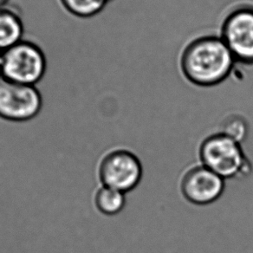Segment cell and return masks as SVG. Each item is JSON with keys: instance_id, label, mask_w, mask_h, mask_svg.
Returning a JSON list of instances; mask_svg holds the SVG:
<instances>
[{"instance_id": "6da1fadb", "label": "cell", "mask_w": 253, "mask_h": 253, "mask_svg": "<svg viewBox=\"0 0 253 253\" xmlns=\"http://www.w3.org/2000/svg\"><path fill=\"white\" fill-rule=\"evenodd\" d=\"M235 58L220 36L208 35L194 39L183 49L179 67L191 84L212 87L228 78Z\"/></svg>"}, {"instance_id": "7a4b0ae2", "label": "cell", "mask_w": 253, "mask_h": 253, "mask_svg": "<svg viewBox=\"0 0 253 253\" xmlns=\"http://www.w3.org/2000/svg\"><path fill=\"white\" fill-rule=\"evenodd\" d=\"M200 157L202 165L224 179L246 176L252 169L240 143L222 133L205 139Z\"/></svg>"}, {"instance_id": "3957f363", "label": "cell", "mask_w": 253, "mask_h": 253, "mask_svg": "<svg viewBox=\"0 0 253 253\" xmlns=\"http://www.w3.org/2000/svg\"><path fill=\"white\" fill-rule=\"evenodd\" d=\"M2 78L9 81L35 86L45 74L44 53L33 42L22 40L2 53Z\"/></svg>"}, {"instance_id": "277c9868", "label": "cell", "mask_w": 253, "mask_h": 253, "mask_svg": "<svg viewBox=\"0 0 253 253\" xmlns=\"http://www.w3.org/2000/svg\"><path fill=\"white\" fill-rule=\"evenodd\" d=\"M42 95L35 86L21 84L0 78V118L24 123L39 116Z\"/></svg>"}, {"instance_id": "5b68a950", "label": "cell", "mask_w": 253, "mask_h": 253, "mask_svg": "<svg viewBox=\"0 0 253 253\" xmlns=\"http://www.w3.org/2000/svg\"><path fill=\"white\" fill-rule=\"evenodd\" d=\"M220 38L237 63L253 65V6L242 4L230 11L222 23Z\"/></svg>"}, {"instance_id": "8992f818", "label": "cell", "mask_w": 253, "mask_h": 253, "mask_svg": "<svg viewBox=\"0 0 253 253\" xmlns=\"http://www.w3.org/2000/svg\"><path fill=\"white\" fill-rule=\"evenodd\" d=\"M142 166L133 153L124 149L109 152L99 164L98 177L102 186L126 194L141 182Z\"/></svg>"}, {"instance_id": "52a82bcc", "label": "cell", "mask_w": 253, "mask_h": 253, "mask_svg": "<svg viewBox=\"0 0 253 253\" xmlns=\"http://www.w3.org/2000/svg\"><path fill=\"white\" fill-rule=\"evenodd\" d=\"M180 189L190 203L206 206L220 198L225 190V179L204 166H199L183 176Z\"/></svg>"}, {"instance_id": "ba28073f", "label": "cell", "mask_w": 253, "mask_h": 253, "mask_svg": "<svg viewBox=\"0 0 253 253\" xmlns=\"http://www.w3.org/2000/svg\"><path fill=\"white\" fill-rule=\"evenodd\" d=\"M24 24L16 11L6 6L0 7V52L21 42Z\"/></svg>"}, {"instance_id": "9c48e42d", "label": "cell", "mask_w": 253, "mask_h": 253, "mask_svg": "<svg viewBox=\"0 0 253 253\" xmlns=\"http://www.w3.org/2000/svg\"><path fill=\"white\" fill-rule=\"evenodd\" d=\"M94 203L96 209L102 214L114 216L120 213L125 207V194L102 186L95 193Z\"/></svg>"}, {"instance_id": "30bf717a", "label": "cell", "mask_w": 253, "mask_h": 253, "mask_svg": "<svg viewBox=\"0 0 253 253\" xmlns=\"http://www.w3.org/2000/svg\"><path fill=\"white\" fill-rule=\"evenodd\" d=\"M71 14L82 18H92L104 9L109 0H59Z\"/></svg>"}, {"instance_id": "8fae6325", "label": "cell", "mask_w": 253, "mask_h": 253, "mask_svg": "<svg viewBox=\"0 0 253 253\" xmlns=\"http://www.w3.org/2000/svg\"><path fill=\"white\" fill-rule=\"evenodd\" d=\"M220 133L240 143L246 139L248 133V125L246 120L241 116H229L223 123Z\"/></svg>"}, {"instance_id": "7c38bea8", "label": "cell", "mask_w": 253, "mask_h": 253, "mask_svg": "<svg viewBox=\"0 0 253 253\" xmlns=\"http://www.w3.org/2000/svg\"><path fill=\"white\" fill-rule=\"evenodd\" d=\"M2 72H3V58H2V53L0 52V78H2Z\"/></svg>"}, {"instance_id": "4fadbf2b", "label": "cell", "mask_w": 253, "mask_h": 253, "mask_svg": "<svg viewBox=\"0 0 253 253\" xmlns=\"http://www.w3.org/2000/svg\"><path fill=\"white\" fill-rule=\"evenodd\" d=\"M10 0H0V7H3V6H6L7 3Z\"/></svg>"}]
</instances>
